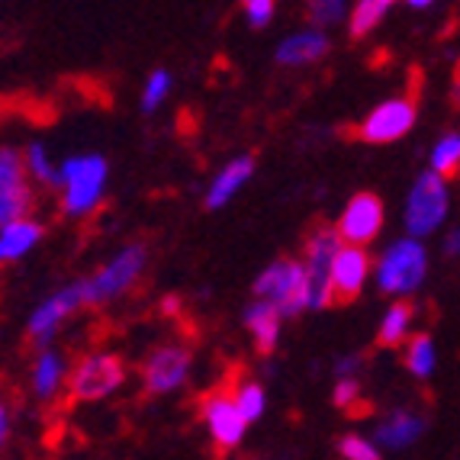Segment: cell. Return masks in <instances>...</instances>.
<instances>
[{"mask_svg":"<svg viewBox=\"0 0 460 460\" xmlns=\"http://www.w3.org/2000/svg\"><path fill=\"white\" fill-rule=\"evenodd\" d=\"M376 287L390 296H409L422 287L425 274H429V252H425L422 238H399L380 254V261L374 268Z\"/></svg>","mask_w":460,"mask_h":460,"instance_id":"6da1fadb","label":"cell"},{"mask_svg":"<svg viewBox=\"0 0 460 460\" xmlns=\"http://www.w3.org/2000/svg\"><path fill=\"white\" fill-rule=\"evenodd\" d=\"M107 162L103 155H75L62 164V209L68 216H91L103 203L107 190Z\"/></svg>","mask_w":460,"mask_h":460,"instance_id":"7a4b0ae2","label":"cell"},{"mask_svg":"<svg viewBox=\"0 0 460 460\" xmlns=\"http://www.w3.org/2000/svg\"><path fill=\"white\" fill-rule=\"evenodd\" d=\"M148 264L146 245H126L123 252H116L97 274L77 280L81 284V296H84V306H103L110 299L123 296L126 290L138 284V277Z\"/></svg>","mask_w":460,"mask_h":460,"instance_id":"3957f363","label":"cell"},{"mask_svg":"<svg viewBox=\"0 0 460 460\" xmlns=\"http://www.w3.org/2000/svg\"><path fill=\"white\" fill-rule=\"evenodd\" d=\"M447 213H451V190H447V177L438 171H425L412 184L406 197V209H402V223L406 232L415 238H425L445 226Z\"/></svg>","mask_w":460,"mask_h":460,"instance_id":"277c9868","label":"cell"},{"mask_svg":"<svg viewBox=\"0 0 460 460\" xmlns=\"http://www.w3.org/2000/svg\"><path fill=\"white\" fill-rule=\"evenodd\" d=\"M254 296L274 303L284 315H299L309 309V274L303 261H274L254 280Z\"/></svg>","mask_w":460,"mask_h":460,"instance_id":"5b68a950","label":"cell"},{"mask_svg":"<svg viewBox=\"0 0 460 460\" xmlns=\"http://www.w3.org/2000/svg\"><path fill=\"white\" fill-rule=\"evenodd\" d=\"M126 380V364L119 354L110 351H93L77 361L71 370L68 393L75 402H97V399L113 396Z\"/></svg>","mask_w":460,"mask_h":460,"instance_id":"8992f818","label":"cell"},{"mask_svg":"<svg viewBox=\"0 0 460 460\" xmlns=\"http://www.w3.org/2000/svg\"><path fill=\"white\" fill-rule=\"evenodd\" d=\"M345 245V238L338 229H315L306 242V274H309V309H329L338 303L335 284H332V264H335L338 248Z\"/></svg>","mask_w":460,"mask_h":460,"instance_id":"52a82bcc","label":"cell"},{"mask_svg":"<svg viewBox=\"0 0 460 460\" xmlns=\"http://www.w3.org/2000/svg\"><path fill=\"white\" fill-rule=\"evenodd\" d=\"M199 415H203V422H207V429H209V438L216 441L219 451H232V447L242 445L245 429L252 425L245 419V412L238 409L235 396L226 390L207 393L203 402H199Z\"/></svg>","mask_w":460,"mask_h":460,"instance_id":"ba28073f","label":"cell"},{"mask_svg":"<svg viewBox=\"0 0 460 460\" xmlns=\"http://www.w3.org/2000/svg\"><path fill=\"white\" fill-rule=\"evenodd\" d=\"M190 351L184 345H162L155 348L152 354L142 364V386H146L152 396H164V393H174L190 380Z\"/></svg>","mask_w":460,"mask_h":460,"instance_id":"9c48e42d","label":"cell"},{"mask_svg":"<svg viewBox=\"0 0 460 460\" xmlns=\"http://www.w3.org/2000/svg\"><path fill=\"white\" fill-rule=\"evenodd\" d=\"M81 306H84L81 284H71V287H65V290H55L49 299H42V303L32 309L30 323H26V332H30L32 345L49 348V341L55 338V332L62 329L65 319H71Z\"/></svg>","mask_w":460,"mask_h":460,"instance_id":"30bf717a","label":"cell"},{"mask_svg":"<svg viewBox=\"0 0 460 460\" xmlns=\"http://www.w3.org/2000/svg\"><path fill=\"white\" fill-rule=\"evenodd\" d=\"M415 126V103L409 97H393L384 100L380 107H374L367 113V119L361 123L358 136L370 146H386V142H396Z\"/></svg>","mask_w":460,"mask_h":460,"instance_id":"8fae6325","label":"cell"},{"mask_svg":"<svg viewBox=\"0 0 460 460\" xmlns=\"http://www.w3.org/2000/svg\"><path fill=\"white\" fill-rule=\"evenodd\" d=\"M384 226V203L374 193H354L348 199L345 213L338 219V235L345 238L348 245H367L374 242L376 232Z\"/></svg>","mask_w":460,"mask_h":460,"instance_id":"7c38bea8","label":"cell"},{"mask_svg":"<svg viewBox=\"0 0 460 460\" xmlns=\"http://www.w3.org/2000/svg\"><path fill=\"white\" fill-rule=\"evenodd\" d=\"M370 270V254L364 245H341L335 254V264H332V284H335L338 303H351L354 296H361L364 284H367Z\"/></svg>","mask_w":460,"mask_h":460,"instance_id":"4fadbf2b","label":"cell"},{"mask_svg":"<svg viewBox=\"0 0 460 460\" xmlns=\"http://www.w3.org/2000/svg\"><path fill=\"white\" fill-rule=\"evenodd\" d=\"M329 52V36L323 30H303L287 36L280 46H277V65L284 68H303L309 62H319L323 55Z\"/></svg>","mask_w":460,"mask_h":460,"instance_id":"5bb4252c","label":"cell"},{"mask_svg":"<svg viewBox=\"0 0 460 460\" xmlns=\"http://www.w3.org/2000/svg\"><path fill=\"white\" fill-rule=\"evenodd\" d=\"M425 435V419L422 415L409 412V409H393L384 422L376 425V441L380 447H390V451H402V447L415 445L419 438Z\"/></svg>","mask_w":460,"mask_h":460,"instance_id":"9a60e30c","label":"cell"},{"mask_svg":"<svg viewBox=\"0 0 460 460\" xmlns=\"http://www.w3.org/2000/svg\"><path fill=\"white\" fill-rule=\"evenodd\" d=\"M280 323H284V313L268 303V299H254L252 306L245 309V325L254 338V348L261 354H270L280 341Z\"/></svg>","mask_w":460,"mask_h":460,"instance_id":"2e32d148","label":"cell"},{"mask_svg":"<svg viewBox=\"0 0 460 460\" xmlns=\"http://www.w3.org/2000/svg\"><path fill=\"white\" fill-rule=\"evenodd\" d=\"M252 174H254V158H248V155H242V158H235V162H229L226 164L219 174H216V181L209 184V190H207V207L209 209H219V207H226L232 197H235L242 187L252 181Z\"/></svg>","mask_w":460,"mask_h":460,"instance_id":"e0dca14e","label":"cell"},{"mask_svg":"<svg viewBox=\"0 0 460 460\" xmlns=\"http://www.w3.org/2000/svg\"><path fill=\"white\" fill-rule=\"evenodd\" d=\"M39 238H42V226L36 219H30V216L4 223L0 226V258L4 261H20L39 245Z\"/></svg>","mask_w":460,"mask_h":460,"instance_id":"ac0fdd59","label":"cell"},{"mask_svg":"<svg viewBox=\"0 0 460 460\" xmlns=\"http://www.w3.org/2000/svg\"><path fill=\"white\" fill-rule=\"evenodd\" d=\"M65 374H68V367H65L62 354L52 351V348H42L36 364H32V374H30L32 393H36L39 399H52L55 393L62 390Z\"/></svg>","mask_w":460,"mask_h":460,"instance_id":"d6986e66","label":"cell"},{"mask_svg":"<svg viewBox=\"0 0 460 460\" xmlns=\"http://www.w3.org/2000/svg\"><path fill=\"white\" fill-rule=\"evenodd\" d=\"M409 329H412V306L409 303H393L386 309V315L380 319V332H376V341L384 348H396V345H406Z\"/></svg>","mask_w":460,"mask_h":460,"instance_id":"ffe728a7","label":"cell"},{"mask_svg":"<svg viewBox=\"0 0 460 460\" xmlns=\"http://www.w3.org/2000/svg\"><path fill=\"white\" fill-rule=\"evenodd\" d=\"M438 367V348L431 341V335L419 332L406 341V370L419 380H429Z\"/></svg>","mask_w":460,"mask_h":460,"instance_id":"44dd1931","label":"cell"},{"mask_svg":"<svg viewBox=\"0 0 460 460\" xmlns=\"http://www.w3.org/2000/svg\"><path fill=\"white\" fill-rule=\"evenodd\" d=\"M393 4H396V0H358V7H354V13H351V36L354 39L367 36V32L374 30V26H380V20L390 13Z\"/></svg>","mask_w":460,"mask_h":460,"instance_id":"7402d4cb","label":"cell"},{"mask_svg":"<svg viewBox=\"0 0 460 460\" xmlns=\"http://www.w3.org/2000/svg\"><path fill=\"white\" fill-rule=\"evenodd\" d=\"M431 171L441 177H454L460 171V132H447L431 148Z\"/></svg>","mask_w":460,"mask_h":460,"instance_id":"603a6c76","label":"cell"},{"mask_svg":"<svg viewBox=\"0 0 460 460\" xmlns=\"http://www.w3.org/2000/svg\"><path fill=\"white\" fill-rule=\"evenodd\" d=\"M232 396H235L238 409L245 412L248 422H258L264 415V409H268V396H264V386L258 384V380H238L235 390H232Z\"/></svg>","mask_w":460,"mask_h":460,"instance_id":"cb8c5ba5","label":"cell"},{"mask_svg":"<svg viewBox=\"0 0 460 460\" xmlns=\"http://www.w3.org/2000/svg\"><path fill=\"white\" fill-rule=\"evenodd\" d=\"M30 209H32L30 184H20V187H7V190H0V226L13 223V219H23V216H30Z\"/></svg>","mask_w":460,"mask_h":460,"instance_id":"d4e9b609","label":"cell"},{"mask_svg":"<svg viewBox=\"0 0 460 460\" xmlns=\"http://www.w3.org/2000/svg\"><path fill=\"white\" fill-rule=\"evenodd\" d=\"M23 155H26L30 177H36V181H42V184H49V187H62V168H55V164H52V158L46 155V146L32 142Z\"/></svg>","mask_w":460,"mask_h":460,"instance_id":"484cf974","label":"cell"},{"mask_svg":"<svg viewBox=\"0 0 460 460\" xmlns=\"http://www.w3.org/2000/svg\"><path fill=\"white\" fill-rule=\"evenodd\" d=\"M26 177H30L26 155H20L16 148H4V152H0V190L26 184Z\"/></svg>","mask_w":460,"mask_h":460,"instance_id":"4316f807","label":"cell"},{"mask_svg":"<svg viewBox=\"0 0 460 460\" xmlns=\"http://www.w3.org/2000/svg\"><path fill=\"white\" fill-rule=\"evenodd\" d=\"M171 93V75L168 71H152L146 81V91H142V110L146 113H152V110H158L164 103V97Z\"/></svg>","mask_w":460,"mask_h":460,"instance_id":"83f0119b","label":"cell"},{"mask_svg":"<svg viewBox=\"0 0 460 460\" xmlns=\"http://www.w3.org/2000/svg\"><path fill=\"white\" fill-rule=\"evenodd\" d=\"M306 13L313 26H335L345 20V0H309Z\"/></svg>","mask_w":460,"mask_h":460,"instance_id":"f1b7e54d","label":"cell"},{"mask_svg":"<svg viewBox=\"0 0 460 460\" xmlns=\"http://www.w3.org/2000/svg\"><path fill=\"white\" fill-rule=\"evenodd\" d=\"M338 451L345 460H380V447L361 435H345L338 441Z\"/></svg>","mask_w":460,"mask_h":460,"instance_id":"f546056e","label":"cell"},{"mask_svg":"<svg viewBox=\"0 0 460 460\" xmlns=\"http://www.w3.org/2000/svg\"><path fill=\"white\" fill-rule=\"evenodd\" d=\"M242 10H245V20L254 30H264L274 20L277 0H242Z\"/></svg>","mask_w":460,"mask_h":460,"instance_id":"4dcf8cb0","label":"cell"},{"mask_svg":"<svg viewBox=\"0 0 460 460\" xmlns=\"http://www.w3.org/2000/svg\"><path fill=\"white\" fill-rule=\"evenodd\" d=\"M358 399H361V384H358V376H338L332 402H335L338 409H354L358 406Z\"/></svg>","mask_w":460,"mask_h":460,"instance_id":"1f68e13d","label":"cell"},{"mask_svg":"<svg viewBox=\"0 0 460 460\" xmlns=\"http://www.w3.org/2000/svg\"><path fill=\"white\" fill-rule=\"evenodd\" d=\"M358 370H361V358H358V354H348V358H341V361H338L335 374L338 376H354Z\"/></svg>","mask_w":460,"mask_h":460,"instance_id":"d6a6232c","label":"cell"},{"mask_svg":"<svg viewBox=\"0 0 460 460\" xmlns=\"http://www.w3.org/2000/svg\"><path fill=\"white\" fill-rule=\"evenodd\" d=\"M445 254L447 258H460V229H451L445 235Z\"/></svg>","mask_w":460,"mask_h":460,"instance_id":"836d02e7","label":"cell"},{"mask_svg":"<svg viewBox=\"0 0 460 460\" xmlns=\"http://www.w3.org/2000/svg\"><path fill=\"white\" fill-rule=\"evenodd\" d=\"M0 438H4V441L10 438V412H7V409L0 412Z\"/></svg>","mask_w":460,"mask_h":460,"instance_id":"e575fe53","label":"cell"},{"mask_svg":"<svg viewBox=\"0 0 460 460\" xmlns=\"http://www.w3.org/2000/svg\"><path fill=\"white\" fill-rule=\"evenodd\" d=\"M162 306H164V313H177V306H181V299H177V296H164L162 299Z\"/></svg>","mask_w":460,"mask_h":460,"instance_id":"d590c367","label":"cell"},{"mask_svg":"<svg viewBox=\"0 0 460 460\" xmlns=\"http://www.w3.org/2000/svg\"><path fill=\"white\" fill-rule=\"evenodd\" d=\"M409 7H415V10H425V7H431V4H435V0H406Z\"/></svg>","mask_w":460,"mask_h":460,"instance_id":"8d00e7d4","label":"cell"},{"mask_svg":"<svg viewBox=\"0 0 460 460\" xmlns=\"http://www.w3.org/2000/svg\"><path fill=\"white\" fill-rule=\"evenodd\" d=\"M451 97H454V103H460V75H457V81H454V91H451Z\"/></svg>","mask_w":460,"mask_h":460,"instance_id":"74e56055","label":"cell"}]
</instances>
